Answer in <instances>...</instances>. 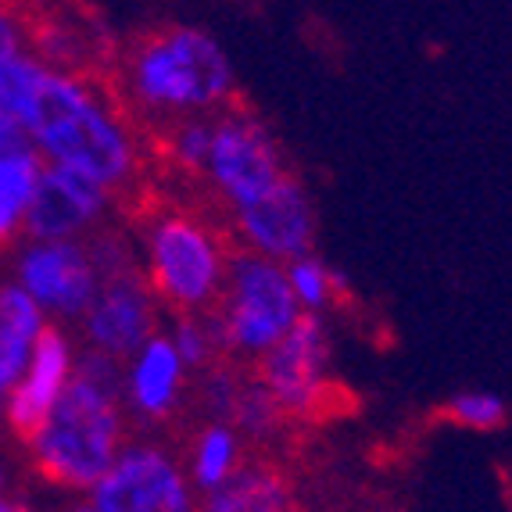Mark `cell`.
I'll list each match as a JSON object with an SVG mask.
<instances>
[{"label": "cell", "mask_w": 512, "mask_h": 512, "mask_svg": "<svg viewBox=\"0 0 512 512\" xmlns=\"http://www.w3.org/2000/svg\"><path fill=\"white\" fill-rule=\"evenodd\" d=\"M22 126L33 147L43 154V162L83 172L111 194L137 180V140L115 101H108L83 76L54 72L43 65L33 97L22 111Z\"/></svg>", "instance_id": "6da1fadb"}, {"label": "cell", "mask_w": 512, "mask_h": 512, "mask_svg": "<svg viewBox=\"0 0 512 512\" xmlns=\"http://www.w3.org/2000/svg\"><path fill=\"white\" fill-rule=\"evenodd\" d=\"M126 444L122 427V366L101 351L76 355V373L51 419L26 444L33 470L47 484L90 495Z\"/></svg>", "instance_id": "7a4b0ae2"}, {"label": "cell", "mask_w": 512, "mask_h": 512, "mask_svg": "<svg viewBox=\"0 0 512 512\" xmlns=\"http://www.w3.org/2000/svg\"><path fill=\"white\" fill-rule=\"evenodd\" d=\"M122 94L158 119H190L222 108L233 94V65L212 33L172 26L147 33L122 61Z\"/></svg>", "instance_id": "3957f363"}, {"label": "cell", "mask_w": 512, "mask_h": 512, "mask_svg": "<svg viewBox=\"0 0 512 512\" xmlns=\"http://www.w3.org/2000/svg\"><path fill=\"white\" fill-rule=\"evenodd\" d=\"M230 255L201 215L165 208L144 222V280L180 316H205L219 301Z\"/></svg>", "instance_id": "277c9868"}, {"label": "cell", "mask_w": 512, "mask_h": 512, "mask_svg": "<svg viewBox=\"0 0 512 512\" xmlns=\"http://www.w3.org/2000/svg\"><path fill=\"white\" fill-rule=\"evenodd\" d=\"M298 319L301 308L291 294L283 262L262 258L255 251L230 255L222 294L205 316L219 355L262 359L265 351L287 337Z\"/></svg>", "instance_id": "5b68a950"}, {"label": "cell", "mask_w": 512, "mask_h": 512, "mask_svg": "<svg viewBox=\"0 0 512 512\" xmlns=\"http://www.w3.org/2000/svg\"><path fill=\"white\" fill-rule=\"evenodd\" d=\"M287 172L291 169L283 162L276 137L251 111H222L212 119V151H208L205 180L233 212L255 205Z\"/></svg>", "instance_id": "8992f818"}, {"label": "cell", "mask_w": 512, "mask_h": 512, "mask_svg": "<svg viewBox=\"0 0 512 512\" xmlns=\"http://www.w3.org/2000/svg\"><path fill=\"white\" fill-rule=\"evenodd\" d=\"M86 502L97 512H197L201 495L183 462L154 441H126Z\"/></svg>", "instance_id": "52a82bcc"}, {"label": "cell", "mask_w": 512, "mask_h": 512, "mask_svg": "<svg viewBox=\"0 0 512 512\" xmlns=\"http://www.w3.org/2000/svg\"><path fill=\"white\" fill-rule=\"evenodd\" d=\"M333 341L323 316H301L280 344L258 359V380L283 416H312L330 391Z\"/></svg>", "instance_id": "ba28073f"}, {"label": "cell", "mask_w": 512, "mask_h": 512, "mask_svg": "<svg viewBox=\"0 0 512 512\" xmlns=\"http://www.w3.org/2000/svg\"><path fill=\"white\" fill-rule=\"evenodd\" d=\"M86 348L101 351L108 359H133L154 333H158V298L147 287L137 265L101 276L94 305L83 316Z\"/></svg>", "instance_id": "9c48e42d"}, {"label": "cell", "mask_w": 512, "mask_h": 512, "mask_svg": "<svg viewBox=\"0 0 512 512\" xmlns=\"http://www.w3.org/2000/svg\"><path fill=\"white\" fill-rule=\"evenodd\" d=\"M18 283L61 319H83L94 305L101 273L83 240H33L18 255Z\"/></svg>", "instance_id": "30bf717a"}, {"label": "cell", "mask_w": 512, "mask_h": 512, "mask_svg": "<svg viewBox=\"0 0 512 512\" xmlns=\"http://www.w3.org/2000/svg\"><path fill=\"white\" fill-rule=\"evenodd\" d=\"M72 373H76V351H72L69 333L47 323L33 355H29V366L22 369V376L8 391V402L0 409L8 434L22 444L33 441L43 430V423L51 419L54 405L61 402Z\"/></svg>", "instance_id": "8fae6325"}, {"label": "cell", "mask_w": 512, "mask_h": 512, "mask_svg": "<svg viewBox=\"0 0 512 512\" xmlns=\"http://www.w3.org/2000/svg\"><path fill=\"white\" fill-rule=\"evenodd\" d=\"M237 233L244 240V251H255L273 262L308 255L316 240V208L305 183L287 172L255 205L237 208Z\"/></svg>", "instance_id": "7c38bea8"}, {"label": "cell", "mask_w": 512, "mask_h": 512, "mask_svg": "<svg viewBox=\"0 0 512 512\" xmlns=\"http://www.w3.org/2000/svg\"><path fill=\"white\" fill-rule=\"evenodd\" d=\"M111 205V190L65 165H43L33 205L26 215V233L33 240H79L94 230Z\"/></svg>", "instance_id": "4fadbf2b"}, {"label": "cell", "mask_w": 512, "mask_h": 512, "mask_svg": "<svg viewBox=\"0 0 512 512\" xmlns=\"http://www.w3.org/2000/svg\"><path fill=\"white\" fill-rule=\"evenodd\" d=\"M187 391V366L180 362L165 333H154L151 341L126 359L122 369V405L140 423H162L176 412Z\"/></svg>", "instance_id": "5bb4252c"}, {"label": "cell", "mask_w": 512, "mask_h": 512, "mask_svg": "<svg viewBox=\"0 0 512 512\" xmlns=\"http://www.w3.org/2000/svg\"><path fill=\"white\" fill-rule=\"evenodd\" d=\"M197 512H298L291 480L273 466H244L233 480L201 498Z\"/></svg>", "instance_id": "9a60e30c"}, {"label": "cell", "mask_w": 512, "mask_h": 512, "mask_svg": "<svg viewBox=\"0 0 512 512\" xmlns=\"http://www.w3.org/2000/svg\"><path fill=\"white\" fill-rule=\"evenodd\" d=\"M190 484L201 498L212 495L215 487H222L226 480H233L244 470V437L237 434V427L212 419L197 430L190 441L187 462H183Z\"/></svg>", "instance_id": "2e32d148"}, {"label": "cell", "mask_w": 512, "mask_h": 512, "mask_svg": "<svg viewBox=\"0 0 512 512\" xmlns=\"http://www.w3.org/2000/svg\"><path fill=\"white\" fill-rule=\"evenodd\" d=\"M43 165L47 162L36 147H22L0 158V251H8L26 233V215Z\"/></svg>", "instance_id": "e0dca14e"}, {"label": "cell", "mask_w": 512, "mask_h": 512, "mask_svg": "<svg viewBox=\"0 0 512 512\" xmlns=\"http://www.w3.org/2000/svg\"><path fill=\"white\" fill-rule=\"evenodd\" d=\"M283 273H287V283H291V294L298 301L301 316H323L326 308L344 294V287H348L344 276L333 265H326L316 251L283 262Z\"/></svg>", "instance_id": "ac0fdd59"}, {"label": "cell", "mask_w": 512, "mask_h": 512, "mask_svg": "<svg viewBox=\"0 0 512 512\" xmlns=\"http://www.w3.org/2000/svg\"><path fill=\"white\" fill-rule=\"evenodd\" d=\"M43 326V308L33 301V294L22 283H0V337L11 348L33 355L36 341H40Z\"/></svg>", "instance_id": "d6986e66"}, {"label": "cell", "mask_w": 512, "mask_h": 512, "mask_svg": "<svg viewBox=\"0 0 512 512\" xmlns=\"http://www.w3.org/2000/svg\"><path fill=\"white\" fill-rule=\"evenodd\" d=\"M283 409L276 405V398L262 387L258 376L251 380H240L237 387V398H233V409H230V427H237L240 437H255V441H265V437H273L283 423Z\"/></svg>", "instance_id": "ffe728a7"}, {"label": "cell", "mask_w": 512, "mask_h": 512, "mask_svg": "<svg viewBox=\"0 0 512 512\" xmlns=\"http://www.w3.org/2000/svg\"><path fill=\"white\" fill-rule=\"evenodd\" d=\"M444 416L452 419L455 427L473 430V434H495L509 423V405L502 394L487 391V387H466L448 398Z\"/></svg>", "instance_id": "44dd1931"}, {"label": "cell", "mask_w": 512, "mask_h": 512, "mask_svg": "<svg viewBox=\"0 0 512 512\" xmlns=\"http://www.w3.org/2000/svg\"><path fill=\"white\" fill-rule=\"evenodd\" d=\"M165 151H169L172 165H180L183 172H201L205 176L208 151H212V119L208 115L176 119L165 129Z\"/></svg>", "instance_id": "7402d4cb"}, {"label": "cell", "mask_w": 512, "mask_h": 512, "mask_svg": "<svg viewBox=\"0 0 512 512\" xmlns=\"http://www.w3.org/2000/svg\"><path fill=\"white\" fill-rule=\"evenodd\" d=\"M180 355V362L187 366V373H197V369H208L215 362V341H212V330H208L205 316H176L172 330L165 333Z\"/></svg>", "instance_id": "603a6c76"}, {"label": "cell", "mask_w": 512, "mask_h": 512, "mask_svg": "<svg viewBox=\"0 0 512 512\" xmlns=\"http://www.w3.org/2000/svg\"><path fill=\"white\" fill-rule=\"evenodd\" d=\"M29 366V355L26 351L11 348L4 337H0V409L8 402V391L15 387V380L22 376V369Z\"/></svg>", "instance_id": "cb8c5ba5"}, {"label": "cell", "mask_w": 512, "mask_h": 512, "mask_svg": "<svg viewBox=\"0 0 512 512\" xmlns=\"http://www.w3.org/2000/svg\"><path fill=\"white\" fill-rule=\"evenodd\" d=\"M22 147H33L26 126H22L11 111L0 108V158H4V154H11V151H22Z\"/></svg>", "instance_id": "d4e9b609"}, {"label": "cell", "mask_w": 512, "mask_h": 512, "mask_svg": "<svg viewBox=\"0 0 512 512\" xmlns=\"http://www.w3.org/2000/svg\"><path fill=\"white\" fill-rule=\"evenodd\" d=\"M0 491H8V470L0 466Z\"/></svg>", "instance_id": "484cf974"}, {"label": "cell", "mask_w": 512, "mask_h": 512, "mask_svg": "<svg viewBox=\"0 0 512 512\" xmlns=\"http://www.w3.org/2000/svg\"><path fill=\"white\" fill-rule=\"evenodd\" d=\"M0 4H8V0H0Z\"/></svg>", "instance_id": "4316f807"}]
</instances>
